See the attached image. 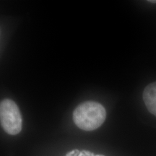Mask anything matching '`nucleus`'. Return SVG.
I'll use <instances>...</instances> for the list:
<instances>
[{"instance_id": "1", "label": "nucleus", "mask_w": 156, "mask_h": 156, "mask_svg": "<svg viewBox=\"0 0 156 156\" xmlns=\"http://www.w3.org/2000/svg\"><path fill=\"white\" fill-rule=\"evenodd\" d=\"M106 109L101 103L87 101L79 105L73 112V121L77 127L85 131H93L103 124Z\"/></svg>"}, {"instance_id": "2", "label": "nucleus", "mask_w": 156, "mask_h": 156, "mask_svg": "<svg viewBox=\"0 0 156 156\" xmlns=\"http://www.w3.org/2000/svg\"><path fill=\"white\" fill-rule=\"evenodd\" d=\"M0 123L5 132L10 135H16L22 130V115L17 105L11 99L0 102Z\"/></svg>"}, {"instance_id": "3", "label": "nucleus", "mask_w": 156, "mask_h": 156, "mask_svg": "<svg viewBox=\"0 0 156 156\" xmlns=\"http://www.w3.org/2000/svg\"><path fill=\"white\" fill-rule=\"evenodd\" d=\"M143 100L147 110L156 116V82L145 87L143 91Z\"/></svg>"}, {"instance_id": "4", "label": "nucleus", "mask_w": 156, "mask_h": 156, "mask_svg": "<svg viewBox=\"0 0 156 156\" xmlns=\"http://www.w3.org/2000/svg\"><path fill=\"white\" fill-rule=\"evenodd\" d=\"M65 156H105L103 155H100V154H94L92 152H90L88 151H79V150L75 149L73 150L69 153L66 154Z\"/></svg>"}, {"instance_id": "5", "label": "nucleus", "mask_w": 156, "mask_h": 156, "mask_svg": "<svg viewBox=\"0 0 156 156\" xmlns=\"http://www.w3.org/2000/svg\"><path fill=\"white\" fill-rule=\"evenodd\" d=\"M149 2H153V3H156V1H149Z\"/></svg>"}]
</instances>
